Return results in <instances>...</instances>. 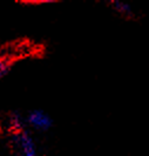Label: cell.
Returning <instances> with one entry per match:
<instances>
[{
    "label": "cell",
    "instance_id": "1",
    "mask_svg": "<svg viewBox=\"0 0 149 156\" xmlns=\"http://www.w3.org/2000/svg\"><path fill=\"white\" fill-rule=\"evenodd\" d=\"M13 141L16 143L18 156H39L37 143L28 130L25 129L19 133H14Z\"/></svg>",
    "mask_w": 149,
    "mask_h": 156
},
{
    "label": "cell",
    "instance_id": "4",
    "mask_svg": "<svg viewBox=\"0 0 149 156\" xmlns=\"http://www.w3.org/2000/svg\"><path fill=\"white\" fill-rule=\"evenodd\" d=\"M110 5H112V7L114 8L119 14H121V16H133V8H132V6H130L128 2L118 0V1H113Z\"/></svg>",
    "mask_w": 149,
    "mask_h": 156
},
{
    "label": "cell",
    "instance_id": "5",
    "mask_svg": "<svg viewBox=\"0 0 149 156\" xmlns=\"http://www.w3.org/2000/svg\"><path fill=\"white\" fill-rule=\"evenodd\" d=\"M9 69H11V63L5 61L2 59L1 62H0V74H1V76H5L8 72H9Z\"/></svg>",
    "mask_w": 149,
    "mask_h": 156
},
{
    "label": "cell",
    "instance_id": "2",
    "mask_svg": "<svg viewBox=\"0 0 149 156\" xmlns=\"http://www.w3.org/2000/svg\"><path fill=\"white\" fill-rule=\"evenodd\" d=\"M26 123L34 130L47 132L53 126V120L51 119V116L46 112L41 109H33L27 114Z\"/></svg>",
    "mask_w": 149,
    "mask_h": 156
},
{
    "label": "cell",
    "instance_id": "3",
    "mask_svg": "<svg viewBox=\"0 0 149 156\" xmlns=\"http://www.w3.org/2000/svg\"><path fill=\"white\" fill-rule=\"evenodd\" d=\"M25 121L26 119L21 116L18 113H13L9 116V126L13 133H19L21 130H25Z\"/></svg>",
    "mask_w": 149,
    "mask_h": 156
}]
</instances>
